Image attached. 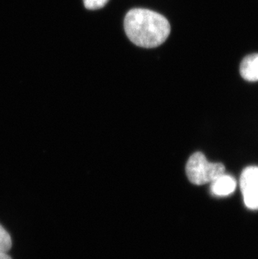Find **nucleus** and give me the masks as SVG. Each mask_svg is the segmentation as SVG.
I'll return each mask as SVG.
<instances>
[{
  "label": "nucleus",
  "instance_id": "39448f33",
  "mask_svg": "<svg viewBox=\"0 0 258 259\" xmlns=\"http://www.w3.org/2000/svg\"><path fill=\"white\" fill-rule=\"evenodd\" d=\"M240 72L246 81H258V53L249 55L242 60Z\"/></svg>",
  "mask_w": 258,
  "mask_h": 259
},
{
  "label": "nucleus",
  "instance_id": "20e7f679",
  "mask_svg": "<svg viewBox=\"0 0 258 259\" xmlns=\"http://www.w3.org/2000/svg\"><path fill=\"white\" fill-rule=\"evenodd\" d=\"M236 188V181L230 175L222 174L210 182V191L214 196H227L233 193Z\"/></svg>",
  "mask_w": 258,
  "mask_h": 259
},
{
  "label": "nucleus",
  "instance_id": "f03ea898",
  "mask_svg": "<svg viewBox=\"0 0 258 259\" xmlns=\"http://www.w3.org/2000/svg\"><path fill=\"white\" fill-rule=\"evenodd\" d=\"M185 171L191 183L196 186H202L210 183L226 172L224 164L222 163H210L205 155L197 152L192 154L188 160Z\"/></svg>",
  "mask_w": 258,
  "mask_h": 259
},
{
  "label": "nucleus",
  "instance_id": "0eeeda50",
  "mask_svg": "<svg viewBox=\"0 0 258 259\" xmlns=\"http://www.w3.org/2000/svg\"><path fill=\"white\" fill-rule=\"evenodd\" d=\"M109 0H83L85 7L89 10H100Z\"/></svg>",
  "mask_w": 258,
  "mask_h": 259
},
{
  "label": "nucleus",
  "instance_id": "7ed1b4c3",
  "mask_svg": "<svg viewBox=\"0 0 258 259\" xmlns=\"http://www.w3.org/2000/svg\"><path fill=\"white\" fill-rule=\"evenodd\" d=\"M244 203L251 210H258V167L249 166L244 169L240 179Z\"/></svg>",
  "mask_w": 258,
  "mask_h": 259
},
{
  "label": "nucleus",
  "instance_id": "f257e3e1",
  "mask_svg": "<svg viewBox=\"0 0 258 259\" xmlns=\"http://www.w3.org/2000/svg\"><path fill=\"white\" fill-rule=\"evenodd\" d=\"M127 36L134 45L154 48L163 44L170 34V25L164 16L146 9H134L124 19Z\"/></svg>",
  "mask_w": 258,
  "mask_h": 259
},
{
  "label": "nucleus",
  "instance_id": "6e6552de",
  "mask_svg": "<svg viewBox=\"0 0 258 259\" xmlns=\"http://www.w3.org/2000/svg\"><path fill=\"white\" fill-rule=\"evenodd\" d=\"M0 259H12L8 253H0Z\"/></svg>",
  "mask_w": 258,
  "mask_h": 259
},
{
  "label": "nucleus",
  "instance_id": "423d86ee",
  "mask_svg": "<svg viewBox=\"0 0 258 259\" xmlns=\"http://www.w3.org/2000/svg\"><path fill=\"white\" fill-rule=\"evenodd\" d=\"M12 247V239L9 232L0 225V253H7Z\"/></svg>",
  "mask_w": 258,
  "mask_h": 259
}]
</instances>
